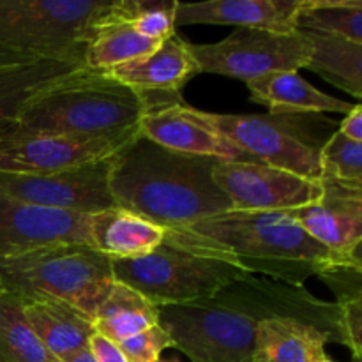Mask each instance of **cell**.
Listing matches in <instances>:
<instances>
[{"instance_id":"1","label":"cell","mask_w":362,"mask_h":362,"mask_svg":"<svg viewBox=\"0 0 362 362\" xmlns=\"http://www.w3.org/2000/svg\"><path fill=\"white\" fill-rule=\"evenodd\" d=\"M274 317L299 318L343 345L338 304L318 299L304 286L262 276L246 274L211 297L159 308V325L172 349L189 362H253L258 324Z\"/></svg>"},{"instance_id":"2","label":"cell","mask_w":362,"mask_h":362,"mask_svg":"<svg viewBox=\"0 0 362 362\" xmlns=\"http://www.w3.org/2000/svg\"><path fill=\"white\" fill-rule=\"evenodd\" d=\"M165 244L296 286L343 262L361 260V253L341 255L322 246L285 212L230 211L166 230Z\"/></svg>"},{"instance_id":"3","label":"cell","mask_w":362,"mask_h":362,"mask_svg":"<svg viewBox=\"0 0 362 362\" xmlns=\"http://www.w3.org/2000/svg\"><path fill=\"white\" fill-rule=\"evenodd\" d=\"M218 163L168 151L138 134L110 159L108 189L115 207L166 230L184 228L232 211L212 179Z\"/></svg>"},{"instance_id":"4","label":"cell","mask_w":362,"mask_h":362,"mask_svg":"<svg viewBox=\"0 0 362 362\" xmlns=\"http://www.w3.org/2000/svg\"><path fill=\"white\" fill-rule=\"evenodd\" d=\"M147 105L108 73L76 67L28 98L0 138L106 136L138 126Z\"/></svg>"},{"instance_id":"5","label":"cell","mask_w":362,"mask_h":362,"mask_svg":"<svg viewBox=\"0 0 362 362\" xmlns=\"http://www.w3.org/2000/svg\"><path fill=\"white\" fill-rule=\"evenodd\" d=\"M204 113L212 127L251 161L311 180L322 179V148L339 124L318 113Z\"/></svg>"},{"instance_id":"6","label":"cell","mask_w":362,"mask_h":362,"mask_svg":"<svg viewBox=\"0 0 362 362\" xmlns=\"http://www.w3.org/2000/svg\"><path fill=\"white\" fill-rule=\"evenodd\" d=\"M112 0H0V48L83 66L88 30Z\"/></svg>"},{"instance_id":"7","label":"cell","mask_w":362,"mask_h":362,"mask_svg":"<svg viewBox=\"0 0 362 362\" xmlns=\"http://www.w3.org/2000/svg\"><path fill=\"white\" fill-rule=\"evenodd\" d=\"M0 276L11 292L53 297L90 318L115 283L112 260L90 246H60L0 260Z\"/></svg>"},{"instance_id":"8","label":"cell","mask_w":362,"mask_h":362,"mask_svg":"<svg viewBox=\"0 0 362 362\" xmlns=\"http://www.w3.org/2000/svg\"><path fill=\"white\" fill-rule=\"evenodd\" d=\"M112 269L115 281L136 290L158 308L205 299L246 276L232 265L165 243L144 258L112 260Z\"/></svg>"},{"instance_id":"9","label":"cell","mask_w":362,"mask_h":362,"mask_svg":"<svg viewBox=\"0 0 362 362\" xmlns=\"http://www.w3.org/2000/svg\"><path fill=\"white\" fill-rule=\"evenodd\" d=\"M200 73L237 78L244 83L278 71L306 69L311 42L303 30L292 34L235 28L218 42L191 45Z\"/></svg>"},{"instance_id":"10","label":"cell","mask_w":362,"mask_h":362,"mask_svg":"<svg viewBox=\"0 0 362 362\" xmlns=\"http://www.w3.org/2000/svg\"><path fill=\"white\" fill-rule=\"evenodd\" d=\"M216 186L237 212H290L322 197V180L257 161H219L212 170Z\"/></svg>"},{"instance_id":"11","label":"cell","mask_w":362,"mask_h":362,"mask_svg":"<svg viewBox=\"0 0 362 362\" xmlns=\"http://www.w3.org/2000/svg\"><path fill=\"white\" fill-rule=\"evenodd\" d=\"M138 136V126L106 136L0 138V173L48 175L113 158Z\"/></svg>"},{"instance_id":"12","label":"cell","mask_w":362,"mask_h":362,"mask_svg":"<svg viewBox=\"0 0 362 362\" xmlns=\"http://www.w3.org/2000/svg\"><path fill=\"white\" fill-rule=\"evenodd\" d=\"M110 159L48 175L0 173V194L23 204L78 214L106 211L115 207L108 189Z\"/></svg>"},{"instance_id":"13","label":"cell","mask_w":362,"mask_h":362,"mask_svg":"<svg viewBox=\"0 0 362 362\" xmlns=\"http://www.w3.org/2000/svg\"><path fill=\"white\" fill-rule=\"evenodd\" d=\"M60 246H90V214L55 211L0 194V260Z\"/></svg>"},{"instance_id":"14","label":"cell","mask_w":362,"mask_h":362,"mask_svg":"<svg viewBox=\"0 0 362 362\" xmlns=\"http://www.w3.org/2000/svg\"><path fill=\"white\" fill-rule=\"evenodd\" d=\"M138 134L159 147L219 161H251L212 127L202 110L180 103L148 108L138 122Z\"/></svg>"},{"instance_id":"15","label":"cell","mask_w":362,"mask_h":362,"mask_svg":"<svg viewBox=\"0 0 362 362\" xmlns=\"http://www.w3.org/2000/svg\"><path fill=\"white\" fill-rule=\"evenodd\" d=\"M198 73L191 42L184 41L179 34L163 41L148 55L108 71L110 76L138 92L147 110L180 103L184 85Z\"/></svg>"},{"instance_id":"16","label":"cell","mask_w":362,"mask_h":362,"mask_svg":"<svg viewBox=\"0 0 362 362\" xmlns=\"http://www.w3.org/2000/svg\"><path fill=\"white\" fill-rule=\"evenodd\" d=\"M322 180V197L315 204L285 212L311 239L341 255L361 253L362 189Z\"/></svg>"},{"instance_id":"17","label":"cell","mask_w":362,"mask_h":362,"mask_svg":"<svg viewBox=\"0 0 362 362\" xmlns=\"http://www.w3.org/2000/svg\"><path fill=\"white\" fill-rule=\"evenodd\" d=\"M299 6L300 0H177L175 28L186 25H230L292 34L297 32Z\"/></svg>"},{"instance_id":"18","label":"cell","mask_w":362,"mask_h":362,"mask_svg":"<svg viewBox=\"0 0 362 362\" xmlns=\"http://www.w3.org/2000/svg\"><path fill=\"white\" fill-rule=\"evenodd\" d=\"M20 297L28 327L57 359L88 345V338L94 334V325L87 313L53 297Z\"/></svg>"},{"instance_id":"19","label":"cell","mask_w":362,"mask_h":362,"mask_svg":"<svg viewBox=\"0 0 362 362\" xmlns=\"http://www.w3.org/2000/svg\"><path fill=\"white\" fill-rule=\"evenodd\" d=\"M166 228L120 207L90 214L92 247L110 260H136L165 243Z\"/></svg>"},{"instance_id":"20","label":"cell","mask_w":362,"mask_h":362,"mask_svg":"<svg viewBox=\"0 0 362 362\" xmlns=\"http://www.w3.org/2000/svg\"><path fill=\"white\" fill-rule=\"evenodd\" d=\"M250 98L269 113H346L356 105L313 87L293 71H278L247 81Z\"/></svg>"},{"instance_id":"21","label":"cell","mask_w":362,"mask_h":362,"mask_svg":"<svg viewBox=\"0 0 362 362\" xmlns=\"http://www.w3.org/2000/svg\"><path fill=\"white\" fill-rule=\"evenodd\" d=\"M161 42L138 34L119 14V0L92 23L83 49V67L101 73L154 52Z\"/></svg>"},{"instance_id":"22","label":"cell","mask_w":362,"mask_h":362,"mask_svg":"<svg viewBox=\"0 0 362 362\" xmlns=\"http://www.w3.org/2000/svg\"><path fill=\"white\" fill-rule=\"evenodd\" d=\"M327 343L324 331L299 318H265L255 332L253 362H317Z\"/></svg>"},{"instance_id":"23","label":"cell","mask_w":362,"mask_h":362,"mask_svg":"<svg viewBox=\"0 0 362 362\" xmlns=\"http://www.w3.org/2000/svg\"><path fill=\"white\" fill-rule=\"evenodd\" d=\"M159 324V308L136 290L115 281L92 315L94 331L115 343Z\"/></svg>"},{"instance_id":"24","label":"cell","mask_w":362,"mask_h":362,"mask_svg":"<svg viewBox=\"0 0 362 362\" xmlns=\"http://www.w3.org/2000/svg\"><path fill=\"white\" fill-rule=\"evenodd\" d=\"M311 42L306 69L320 74L352 98L362 99V45L336 35L304 32Z\"/></svg>"},{"instance_id":"25","label":"cell","mask_w":362,"mask_h":362,"mask_svg":"<svg viewBox=\"0 0 362 362\" xmlns=\"http://www.w3.org/2000/svg\"><path fill=\"white\" fill-rule=\"evenodd\" d=\"M76 67L81 66L59 60H30L0 71V126L13 120L34 92Z\"/></svg>"},{"instance_id":"26","label":"cell","mask_w":362,"mask_h":362,"mask_svg":"<svg viewBox=\"0 0 362 362\" xmlns=\"http://www.w3.org/2000/svg\"><path fill=\"white\" fill-rule=\"evenodd\" d=\"M0 362H62L28 327L21 297L11 290L0 297Z\"/></svg>"},{"instance_id":"27","label":"cell","mask_w":362,"mask_h":362,"mask_svg":"<svg viewBox=\"0 0 362 362\" xmlns=\"http://www.w3.org/2000/svg\"><path fill=\"white\" fill-rule=\"evenodd\" d=\"M297 30L336 35L362 45L361 0H300Z\"/></svg>"},{"instance_id":"28","label":"cell","mask_w":362,"mask_h":362,"mask_svg":"<svg viewBox=\"0 0 362 362\" xmlns=\"http://www.w3.org/2000/svg\"><path fill=\"white\" fill-rule=\"evenodd\" d=\"M320 168L322 179L362 189V144L336 129L322 148Z\"/></svg>"},{"instance_id":"29","label":"cell","mask_w":362,"mask_h":362,"mask_svg":"<svg viewBox=\"0 0 362 362\" xmlns=\"http://www.w3.org/2000/svg\"><path fill=\"white\" fill-rule=\"evenodd\" d=\"M177 0H119V14L144 37L163 42L175 30Z\"/></svg>"},{"instance_id":"30","label":"cell","mask_w":362,"mask_h":362,"mask_svg":"<svg viewBox=\"0 0 362 362\" xmlns=\"http://www.w3.org/2000/svg\"><path fill=\"white\" fill-rule=\"evenodd\" d=\"M119 346L129 362H158L165 350L172 349V339L161 325L156 324L119 343Z\"/></svg>"},{"instance_id":"31","label":"cell","mask_w":362,"mask_h":362,"mask_svg":"<svg viewBox=\"0 0 362 362\" xmlns=\"http://www.w3.org/2000/svg\"><path fill=\"white\" fill-rule=\"evenodd\" d=\"M87 346L95 362H129L127 357L124 356L122 350H120L119 343L105 338V336L99 334V332L95 331L94 334L88 338Z\"/></svg>"},{"instance_id":"32","label":"cell","mask_w":362,"mask_h":362,"mask_svg":"<svg viewBox=\"0 0 362 362\" xmlns=\"http://www.w3.org/2000/svg\"><path fill=\"white\" fill-rule=\"evenodd\" d=\"M338 131L343 136L350 138L354 141H361L362 144V105L356 103L352 110L345 115V119L339 120Z\"/></svg>"},{"instance_id":"33","label":"cell","mask_w":362,"mask_h":362,"mask_svg":"<svg viewBox=\"0 0 362 362\" xmlns=\"http://www.w3.org/2000/svg\"><path fill=\"white\" fill-rule=\"evenodd\" d=\"M30 60H42V59H34V57L23 55V53L13 52V49L0 48V71L11 69V67L21 66V64H27Z\"/></svg>"},{"instance_id":"34","label":"cell","mask_w":362,"mask_h":362,"mask_svg":"<svg viewBox=\"0 0 362 362\" xmlns=\"http://www.w3.org/2000/svg\"><path fill=\"white\" fill-rule=\"evenodd\" d=\"M62 362H95L94 357H92L90 350H88V346H83V349L76 350V352L69 354V356L62 357L60 359Z\"/></svg>"},{"instance_id":"35","label":"cell","mask_w":362,"mask_h":362,"mask_svg":"<svg viewBox=\"0 0 362 362\" xmlns=\"http://www.w3.org/2000/svg\"><path fill=\"white\" fill-rule=\"evenodd\" d=\"M7 290H9V288H7L6 281H4V278H2V276H0V297H2L4 293L7 292Z\"/></svg>"},{"instance_id":"36","label":"cell","mask_w":362,"mask_h":362,"mask_svg":"<svg viewBox=\"0 0 362 362\" xmlns=\"http://www.w3.org/2000/svg\"><path fill=\"white\" fill-rule=\"evenodd\" d=\"M317 362H336V361H332L331 357H327V356H325V357H322V359H318Z\"/></svg>"},{"instance_id":"37","label":"cell","mask_w":362,"mask_h":362,"mask_svg":"<svg viewBox=\"0 0 362 362\" xmlns=\"http://www.w3.org/2000/svg\"><path fill=\"white\" fill-rule=\"evenodd\" d=\"M158 362H179V361H175V359H159Z\"/></svg>"}]
</instances>
